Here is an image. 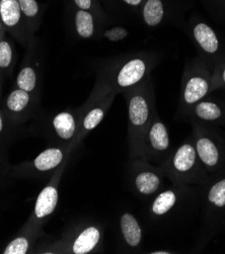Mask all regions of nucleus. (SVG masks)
<instances>
[{
    "instance_id": "2eb2a0df",
    "label": "nucleus",
    "mask_w": 225,
    "mask_h": 254,
    "mask_svg": "<svg viewBox=\"0 0 225 254\" xmlns=\"http://www.w3.org/2000/svg\"><path fill=\"white\" fill-rule=\"evenodd\" d=\"M101 233L96 227H87L75 238L71 246V251L74 254H86L95 248Z\"/></svg>"
},
{
    "instance_id": "39448f33",
    "label": "nucleus",
    "mask_w": 225,
    "mask_h": 254,
    "mask_svg": "<svg viewBox=\"0 0 225 254\" xmlns=\"http://www.w3.org/2000/svg\"><path fill=\"white\" fill-rule=\"evenodd\" d=\"M148 63L145 57H133L119 66L116 73L112 74V86L116 89L128 90L140 84L148 72Z\"/></svg>"
},
{
    "instance_id": "c85d7f7f",
    "label": "nucleus",
    "mask_w": 225,
    "mask_h": 254,
    "mask_svg": "<svg viewBox=\"0 0 225 254\" xmlns=\"http://www.w3.org/2000/svg\"><path fill=\"white\" fill-rule=\"evenodd\" d=\"M114 1H116L118 5L124 7L125 9L140 12L145 0H114Z\"/></svg>"
},
{
    "instance_id": "6e6552de",
    "label": "nucleus",
    "mask_w": 225,
    "mask_h": 254,
    "mask_svg": "<svg viewBox=\"0 0 225 254\" xmlns=\"http://www.w3.org/2000/svg\"><path fill=\"white\" fill-rule=\"evenodd\" d=\"M178 9H182L180 0H145L140 13L147 27L155 28Z\"/></svg>"
},
{
    "instance_id": "aec40b11",
    "label": "nucleus",
    "mask_w": 225,
    "mask_h": 254,
    "mask_svg": "<svg viewBox=\"0 0 225 254\" xmlns=\"http://www.w3.org/2000/svg\"><path fill=\"white\" fill-rule=\"evenodd\" d=\"M197 151L202 161L209 165L214 166L218 162L219 154L214 143L207 138H202L197 142Z\"/></svg>"
},
{
    "instance_id": "c756f323",
    "label": "nucleus",
    "mask_w": 225,
    "mask_h": 254,
    "mask_svg": "<svg viewBox=\"0 0 225 254\" xmlns=\"http://www.w3.org/2000/svg\"><path fill=\"white\" fill-rule=\"evenodd\" d=\"M8 174H10V168L3 159L2 154L0 153V184H1L2 180H4V177Z\"/></svg>"
},
{
    "instance_id": "4468645a",
    "label": "nucleus",
    "mask_w": 225,
    "mask_h": 254,
    "mask_svg": "<svg viewBox=\"0 0 225 254\" xmlns=\"http://www.w3.org/2000/svg\"><path fill=\"white\" fill-rule=\"evenodd\" d=\"M209 91V81L202 74H194L188 78L183 90V99L186 105L192 106L200 100Z\"/></svg>"
},
{
    "instance_id": "473e14b6",
    "label": "nucleus",
    "mask_w": 225,
    "mask_h": 254,
    "mask_svg": "<svg viewBox=\"0 0 225 254\" xmlns=\"http://www.w3.org/2000/svg\"><path fill=\"white\" fill-rule=\"evenodd\" d=\"M221 79H222V81L225 83V68L223 69V71H222V74H221Z\"/></svg>"
},
{
    "instance_id": "ddd939ff",
    "label": "nucleus",
    "mask_w": 225,
    "mask_h": 254,
    "mask_svg": "<svg viewBox=\"0 0 225 254\" xmlns=\"http://www.w3.org/2000/svg\"><path fill=\"white\" fill-rule=\"evenodd\" d=\"M99 21H103V20L94 13L87 10H83V9L74 8L73 27H74L75 33L77 34L79 38H82V39L92 38L97 33Z\"/></svg>"
},
{
    "instance_id": "6ab92c4d",
    "label": "nucleus",
    "mask_w": 225,
    "mask_h": 254,
    "mask_svg": "<svg viewBox=\"0 0 225 254\" xmlns=\"http://www.w3.org/2000/svg\"><path fill=\"white\" fill-rule=\"evenodd\" d=\"M159 177L153 172L143 171L139 173L135 179V186L137 190L142 194H151L159 188Z\"/></svg>"
},
{
    "instance_id": "cd10ccee",
    "label": "nucleus",
    "mask_w": 225,
    "mask_h": 254,
    "mask_svg": "<svg viewBox=\"0 0 225 254\" xmlns=\"http://www.w3.org/2000/svg\"><path fill=\"white\" fill-rule=\"evenodd\" d=\"M11 125L13 124L8 120L5 114L0 111V146L3 143H6L7 140L10 138Z\"/></svg>"
},
{
    "instance_id": "f257e3e1",
    "label": "nucleus",
    "mask_w": 225,
    "mask_h": 254,
    "mask_svg": "<svg viewBox=\"0 0 225 254\" xmlns=\"http://www.w3.org/2000/svg\"><path fill=\"white\" fill-rule=\"evenodd\" d=\"M67 156L65 146L48 147L34 159L10 168V175L17 177H46L53 175L64 163Z\"/></svg>"
},
{
    "instance_id": "b1692460",
    "label": "nucleus",
    "mask_w": 225,
    "mask_h": 254,
    "mask_svg": "<svg viewBox=\"0 0 225 254\" xmlns=\"http://www.w3.org/2000/svg\"><path fill=\"white\" fill-rule=\"evenodd\" d=\"M176 202V194L167 190L160 193L152 205V212L155 215H163L168 212Z\"/></svg>"
},
{
    "instance_id": "f3484780",
    "label": "nucleus",
    "mask_w": 225,
    "mask_h": 254,
    "mask_svg": "<svg viewBox=\"0 0 225 254\" xmlns=\"http://www.w3.org/2000/svg\"><path fill=\"white\" fill-rule=\"evenodd\" d=\"M18 3L30 31L35 35L42 21L41 5L37 0H18Z\"/></svg>"
},
{
    "instance_id": "2f4dec72",
    "label": "nucleus",
    "mask_w": 225,
    "mask_h": 254,
    "mask_svg": "<svg viewBox=\"0 0 225 254\" xmlns=\"http://www.w3.org/2000/svg\"><path fill=\"white\" fill-rule=\"evenodd\" d=\"M2 28H3V25H2L1 23H0V42H1L2 39L4 38V37H3V34H4V33H3V29H2Z\"/></svg>"
},
{
    "instance_id": "7ed1b4c3",
    "label": "nucleus",
    "mask_w": 225,
    "mask_h": 254,
    "mask_svg": "<svg viewBox=\"0 0 225 254\" xmlns=\"http://www.w3.org/2000/svg\"><path fill=\"white\" fill-rule=\"evenodd\" d=\"M39 101V96L15 87L5 98V116L14 125L32 117Z\"/></svg>"
},
{
    "instance_id": "a211bd4d",
    "label": "nucleus",
    "mask_w": 225,
    "mask_h": 254,
    "mask_svg": "<svg viewBox=\"0 0 225 254\" xmlns=\"http://www.w3.org/2000/svg\"><path fill=\"white\" fill-rule=\"evenodd\" d=\"M15 50L12 43L3 38L0 42V74L10 75L15 64Z\"/></svg>"
},
{
    "instance_id": "423d86ee",
    "label": "nucleus",
    "mask_w": 225,
    "mask_h": 254,
    "mask_svg": "<svg viewBox=\"0 0 225 254\" xmlns=\"http://www.w3.org/2000/svg\"><path fill=\"white\" fill-rule=\"evenodd\" d=\"M76 116L71 111L55 113L47 123V130L54 144L56 142L66 144L73 141L77 132Z\"/></svg>"
},
{
    "instance_id": "a878e982",
    "label": "nucleus",
    "mask_w": 225,
    "mask_h": 254,
    "mask_svg": "<svg viewBox=\"0 0 225 254\" xmlns=\"http://www.w3.org/2000/svg\"><path fill=\"white\" fill-rule=\"evenodd\" d=\"M208 198L219 208L225 206V180L217 183L209 191Z\"/></svg>"
},
{
    "instance_id": "72a5a7b5",
    "label": "nucleus",
    "mask_w": 225,
    "mask_h": 254,
    "mask_svg": "<svg viewBox=\"0 0 225 254\" xmlns=\"http://www.w3.org/2000/svg\"><path fill=\"white\" fill-rule=\"evenodd\" d=\"M169 252H165V251H155L152 252V254H168Z\"/></svg>"
},
{
    "instance_id": "f704fd0d",
    "label": "nucleus",
    "mask_w": 225,
    "mask_h": 254,
    "mask_svg": "<svg viewBox=\"0 0 225 254\" xmlns=\"http://www.w3.org/2000/svg\"><path fill=\"white\" fill-rule=\"evenodd\" d=\"M0 91H1V82H0Z\"/></svg>"
},
{
    "instance_id": "0eeeda50",
    "label": "nucleus",
    "mask_w": 225,
    "mask_h": 254,
    "mask_svg": "<svg viewBox=\"0 0 225 254\" xmlns=\"http://www.w3.org/2000/svg\"><path fill=\"white\" fill-rule=\"evenodd\" d=\"M138 85L127 90L129 122L135 129L144 127L151 114V105H150V97L147 94V89L145 86L139 87Z\"/></svg>"
},
{
    "instance_id": "bb28decb",
    "label": "nucleus",
    "mask_w": 225,
    "mask_h": 254,
    "mask_svg": "<svg viewBox=\"0 0 225 254\" xmlns=\"http://www.w3.org/2000/svg\"><path fill=\"white\" fill-rule=\"evenodd\" d=\"M129 35L128 31L123 27H112L108 30H105L103 33V37L110 42H120L127 38Z\"/></svg>"
},
{
    "instance_id": "1a4fd4ad",
    "label": "nucleus",
    "mask_w": 225,
    "mask_h": 254,
    "mask_svg": "<svg viewBox=\"0 0 225 254\" xmlns=\"http://www.w3.org/2000/svg\"><path fill=\"white\" fill-rule=\"evenodd\" d=\"M42 225L32 219L23 225L15 237L5 246L3 254H27L33 251L38 239L42 234Z\"/></svg>"
},
{
    "instance_id": "f8f14e48",
    "label": "nucleus",
    "mask_w": 225,
    "mask_h": 254,
    "mask_svg": "<svg viewBox=\"0 0 225 254\" xmlns=\"http://www.w3.org/2000/svg\"><path fill=\"white\" fill-rule=\"evenodd\" d=\"M192 34L195 42L203 52L209 55L215 54L219 49L218 38L209 24L202 19H194L192 25Z\"/></svg>"
},
{
    "instance_id": "dca6fc26",
    "label": "nucleus",
    "mask_w": 225,
    "mask_h": 254,
    "mask_svg": "<svg viewBox=\"0 0 225 254\" xmlns=\"http://www.w3.org/2000/svg\"><path fill=\"white\" fill-rule=\"evenodd\" d=\"M121 230L125 241L131 247H136L140 244L142 238L141 228L133 215L125 213L121 218Z\"/></svg>"
},
{
    "instance_id": "9d476101",
    "label": "nucleus",
    "mask_w": 225,
    "mask_h": 254,
    "mask_svg": "<svg viewBox=\"0 0 225 254\" xmlns=\"http://www.w3.org/2000/svg\"><path fill=\"white\" fill-rule=\"evenodd\" d=\"M113 88L106 86L96 91L93 98L94 103L88 105L87 111L81 117V129L82 131H91L99 125L105 118L106 110L113 100Z\"/></svg>"
},
{
    "instance_id": "9b49d317",
    "label": "nucleus",
    "mask_w": 225,
    "mask_h": 254,
    "mask_svg": "<svg viewBox=\"0 0 225 254\" xmlns=\"http://www.w3.org/2000/svg\"><path fill=\"white\" fill-rule=\"evenodd\" d=\"M34 55L32 52V47L28 48V53L26 55L19 71L17 72L15 78V87L28 91L35 95L40 94V71L37 63L34 61Z\"/></svg>"
},
{
    "instance_id": "f03ea898",
    "label": "nucleus",
    "mask_w": 225,
    "mask_h": 254,
    "mask_svg": "<svg viewBox=\"0 0 225 254\" xmlns=\"http://www.w3.org/2000/svg\"><path fill=\"white\" fill-rule=\"evenodd\" d=\"M0 23L27 49L35 38L24 20L18 0H0Z\"/></svg>"
},
{
    "instance_id": "5701e85b",
    "label": "nucleus",
    "mask_w": 225,
    "mask_h": 254,
    "mask_svg": "<svg viewBox=\"0 0 225 254\" xmlns=\"http://www.w3.org/2000/svg\"><path fill=\"white\" fill-rule=\"evenodd\" d=\"M196 115L202 120L214 121L221 117V110L218 105L211 101H201L197 103L195 107Z\"/></svg>"
},
{
    "instance_id": "4be33fe9",
    "label": "nucleus",
    "mask_w": 225,
    "mask_h": 254,
    "mask_svg": "<svg viewBox=\"0 0 225 254\" xmlns=\"http://www.w3.org/2000/svg\"><path fill=\"white\" fill-rule=\"evenodd\" d=\"M149 141L151 146L158 151L167 149L169 139L167 131L162 123H154L149 130Z\"/></svg>"
},
{
    "instance_id": "7c9ffc66",
    "label": "nucleus",
    "mask_w": 225,
    "mask_h": 254,
    "mask_svg": "<svg viewBox=\"0 0 225 254\" xmlns=\"http://www.w3.org/2000/svg\"><path fill=\"white\" fill-rule=\"evenodd\" d=\"M202 1H203V3H204L208 8L211 9V7H212L213 4H218V3H220V2H224L225 0H202Z\"/></svg>"
},
{
    "instance_id": "393cba45",
    "label": "nucleus",
    "mask_w": 225,
    "mask_h": 254,
    "mask_svg": "<svg viewBox=\"0 0 225 254\" xmlns=\"http://www.w3.org/2000/svg\"><path fill=\"white\" fill-rule=\"evenodd\" d=\"M74 8L90 11L97 15L103 21L106 19V12L98 0H71Z\"/></svg>"
},
{
    "instance_id": "20e7f679",
    "label": "nucleus",
    "mask_w": 225,
    "mask_h": 254,
    "mask_svg": "<svg viewBox=\"0 0 225 254\" xmlns=\"http://www.w3.org/2000/svg\"><path fill=\"white\" fill-rule=\"evenodd\" d=\"M63 172V166H61L51 177L46 187L40 191L35 201L33 213L30 217L33 221L39 224H43L45 220L51 216L58 205V186Z\"/></svg>"
},
{
    "instance_id": "412c9836",
    "label": "nucleus",
    "mask_w": 225,
    "mask_h": 254,
    "mask_svg": "<svg viewBox=\"0 0 225 254\" xmlns=\"http://www.w3.org/2000/svg\"><path fill=\"white\" fill-rule=\"evenodd\" d=\"M196 160L195 150L191 145L182 146L174 155L173 165L179 171H187L191 169Z\"/></svg>"
}]
</instances>
